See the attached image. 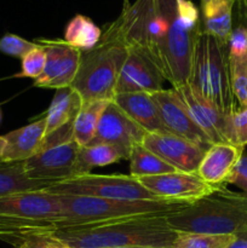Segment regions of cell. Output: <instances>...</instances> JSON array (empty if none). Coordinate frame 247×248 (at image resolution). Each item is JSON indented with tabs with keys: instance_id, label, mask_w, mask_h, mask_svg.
<instances>
[{
	"instance_id": "obj_14",
	"label": "cell",
	"mask_w": 247,
	"mask_h": 248,
	"mask_svg": "<svg viewBox=\"0 0 247 248\" xmlns=\"http://www.w3.org/2000/svg\"><path fill=\"white\" fill-rule=\"evenodd\" d=\"M143 145L176 171L196 172L206 150L170 132L147 133Z\"/></svg>"
},
{
	"instance_id": "obj_40",
	"label": "cell",
	"mask_w": 247,
	"mask_h": 248,
	"mask_svg": "<svg viewBox=\"0 0 247 248\" xmlns=\"http://www.w3.org/2000/svg\"><path fill=\"white\" fill-rule=\"evenodd\" d=\"M1 118H2V113H1V109H0V123H1Z\"/></svg>"
},
{
	"instance_id": "obj_34",
	"label": "cell",
	"mask_w": 247,
	"mask_h": 248,
	"mask_svg": "<svg viewBox=\"0 0 247 248\" xmlns=\"http://www.w3.org/2000/svg\"><path fill=\"white\" fill-rule=\"evenodd\" d=\"M229 184L237 186L242 191V194L247 196V152L245 150L232 171Z\"/></svg>"
},
{
	"instance_id": "obj_35",
	"label": "cell",
	"mask_w": 247,
	"mask_h": 248,
	"mask_svg": "<svg viewBox=\"0 0 247 248\" xmlns=\"http://www.w3.org/2000/svg\"><path fill=\"white\" fill-rule=\"evenodd\" d=\"M237 22H241L247 27V0H236Z\"/></svg>"
},
{
	"instance_id": "obj_6",
	"label": "cell",
	"mask_w": 247,
	"mask_h": 248,
	"mask_svg": "<svg viewBox=\"0 0 247 248\" xmlns=\"http://www.w3.org/2000/svg\"><path fill=\"white\" fill-rule=\"evenodd\" d=\"M56 195L60 202L61 215H62L57 229L72 227V225L138 217V216H169L178 212L189 205V203L170 200L130 201L91 198V196L62 195V194H56Z\"/></svg>"
},
{
	"instance_id": "obj_30",
	"label": "cell",
	"mask_w": 247,
	"mask_h": 248,
	"mask_svg": "<svg viewBox=\"0 0 247 248\" xmlns=\"http://www.w3.org/2000/svg\"><path fill=\"white\" fill-rule=\"evenodd\" d=\"M229 62L247 61V27L241 22L232 24V31L228 40Z\"/></svg>"
},
{
	"instance_id": "obj_4",
	"label": "cell",
	"mask_w": 247,
	"mask_h": 248,
	"mask_svg": "<svg viewBox=\"0 0 247 248\" xmlns=\"http://www.w3.org/2000/svg\"><path fill=\"white\" fill-rule=\"evenodd\" d=\"M61 215L56 194L23 191L0 198V241L16 248L33 235H51Z\"/></svg>"
},
{
	"instance_id": "obj_24",
	"label": "cell",
	"mask_w": 247,
	"mask_h": 248,
	"mask_svg": "<svg viewBox=\"0 0 247 248\" xmlns=\"http://www.w3.org/2000/svg\"><path fill=\"white\" fill-rule=\"evenodd\" d=\"M108 103V101L82 102L73 123V137L79 147H85L92 142Z\"/></svg>"
},
{
	"instance_id": "obj_8",
	"label": "cell",
	"mask_w": 247,
	"mask_h": 248,
	"mask_svg": "<svg viewBox=\"0 0 247 248\" xmlns=\"http://www.w3.org/2000/svg\"><path fill=\"white\" fill-rule=\"evenodd\" d=\"M73 123L45 135L35 155L23 162L28 178L56 183L74 177L80 147L73 137Z\"/></svg>"
},
{
	"instance_id": "obj_9",
	"label": "cell",
	"mask_w": 247,
	"mask_h": 248,
	"mask_svg": "<svg viewBox=\"0 0 247 248\" xmlns=\"http://www.w3.org/2000/svg\"><path fill=\"white\" fill-rule=\"evenodd\" d=\"M44 191L113 200H162L147 190L137 178L130 174H81L52 183Z\"/></svg>"
},
{
	"instance_id": "obj_26",
	"label": "cell",
	"mask_w": 247,
	"mask_h": 248,
	"mask_svg": "<svg viewBox=\"0 0 247 248\" xmlns=\"http://www.w3.org/2000/svg\"><path fill=\"white\" fill-rule=\"evenodd\" d=\"M130 176L135 178H142V177L159 176V174L170 173L176 170L160 159L157 155L150 152L149 149L143 144L133 147L130 155Z\"/></svg>"
},
{
	"instance_id": "obj_2",
	"label": "cell",
	"mask_w": 247,
	"mask_h": 248,
	"mask_svg": "<svg viewBox=\"0 0 247 248\" xmlns=\"http://www.w3.org/2000/svg\"><path fill=\"white\" fill-rule=\"evenodd\" d=\"M166 215L138 216L57 229L52 236L70 248H115L148 246L172 248L178 232Z\"/></svg>"
},
{
	"instance_id": "obj_28",
	"label": "cell",
	"mask_w": 247,
	"mask_h": 248,
	"mask_svg": "<svg viewBox=\"0 0 247 248\" xmlns=\"http://www.w3.org/2000/svg\"><path fill=\"white\" fill-rule=\"evenodd\" d=\"M46 63V52L41 45L36 43V47L27 52L21 58V72L16 74V78H29L38 79L44 72Z\"/></svg>"
},
{
	"instance_id": "obj_37",
	"label": "cell",
	"mask_w": 247,
	"mask_h": 248,
	"mask_svg": "<svg viewBox=\"0 0 247 248\" xmlns=\"http://www.w3.org/2000/svg\"><path fill=\"white\" fill-rule=\"evenodd\" d=\"M2 149H4V138H2V136H0V164H1Z\"/></svg>"
},
{
	"instance_id": "obj_38",
	"label": "cell",
	"mask_w": 247,
	"mask_h": 248,
	"mask_svg": "<svg viewBox=\"0 0 247 248\" xmlns=\"http://www.w3.org/2000/svg\"><path fill=\"white\" fill-rule=\"evenodd\" d=\"M115 248H160V247H148V246H126V247H115Z\"/></svg>"
},
{
	"instance_id": "obj_32",
	"label": "cell",
	"mask_w": 247,
	"mask_h": 248,
	"mask_svg": "<svg viewBox=\"0 0 247 248\" xmlns=\"http://www.w3.org/2000/svg\"><path fill=\"white\" fill-rule=\"evenodd\" d=\"M230 144L245 148L247 145V109L239 108L229 118Z\"/></svg>"
},
{
	"instance_id": "obj_23",
	"label": "cell",
	"mask_w": 247,
	"mask_h": 248,
	"mask_svg": "<svg viewBox=\"0 0 247 248\" xmlns=\"http://www.w3.org/2000/svg\"><path fill=\"white\" fill-rule=\"evenodd\" d=\"M51 184V182L28 178L23 162L0 164V198L23 191H43Z\"/></svg>"
},
{
	"instance_id": "obj_3",
	"label": "cell",
	"mask_w": 247,
	"mask_h": 248,
	"mask_svg": "<svg viewBox=\"0 0 247 248\" xmlns=\"http://www.w3.org/2000/svg\"><path fill=\"white\" fill-rule=\"evenodd\" d=\"M166 219L177 232L236 235L247 232V196L223 186Z\"/></svg>"
},
{
	"instance_id": "obj_19",
	"label": "cell",
	"mask_w": 247,
	"mask_h": 248,
	"mask_svg": "<svg viewBox=\"0 0 247 248\" xmlns=\"http://www.w3.org/2000/svg\"><path fill=\"white\" fill-rule=\"evenodd\" d=\"M113 102L147 133L167 132L161 123L159 110L152 93H119L115 94Z\"/></svg>"
},
{
	"instance_id": "obj_25",
	"label": "cell",
	"mask_w": 247,
	"mask_h": 248,
	"mask_svg": "<svg viewBox=\"0 0 247 248\" xmlns=\"http://www.w3.org/2000/svg\"><path fill=\"white\" fill-rule=\"evenodd\" d=\"M102 31L90 17L75 15L64 28L63 40L80 52H86L98 45Z\"/></svg>"
},
{
	"instance_id": "obj_20",
	"label": "cell",
	"mask_w": 247,
	"mask_h": 248,
	"mask_svg": "<svg viewBox=\"0 0 247 248\" xmlns=\"http://www.w3.org/2000/svg\"><path fill=\"white\" fill-rule=\"evenodd\" d=\"M236 0H200L201 31L228 43Z\"/></svg>"
},
{
	"instance_id": "obj_36",
	"label": "cell",
	"mask_w": 247,
	"mask_h": 248,
	"mask_svg": "<svg viewBox=\"0 0 247 248\" xmlns=\"http://www.w3.org/2000/svg\"><path fill=\"white\" fill-rule=\"evenodd\" d=\"M227 248H247V232L234 235V239Z\"/></svg>"
},
{
	"instance_id": "obj_13",
	"label": "cell",
	"mask_w": 247,
	"mask_h": 248,
	"mask_svg": "<svg viewBox=\"0 0 247 248\" xmlns=\"http://www.w3.org/2000/svg\"><path fill=\"white\" fill-rule=\"evenodd\" d=\"M173 90L181 98L182 103L184 104L194 123L207 136L212 144L216 143L230 144V115L222 113L217 107L194 91L190 85H184Z\"/></svg>"
},
{
	"instance_id": "obj_1",
	"label": "cell",
	"mask_w": 247,
	"mask_h": 248,
	"mask_svg": "<svg viewBox=\"0 0 247 248\" xmlns=\"http://www.w3.org/2000/svg\"><path fill=\"white\" fill-rule=\"evenodd\" d=\"M200 10L191 0H136L104 34L147 55L172 89L188 85Z\"/></svg>"
},
{
	"instance_id": "obj_10",
	"label": "cell",
	"mask_w": 247,
	"mask_h": 248,
	"mask_svg": "<svg viewBox=\"0 0 247 248\" xmlns=\"http://www.w3.org/2000/svg\"><path fill=\"white\" fill-rule=\"evenodd\" d=\"M35 43L45 50L46 63L43 74L34 80V86L55 90L70 86L79 69L81 52L63 39H39Z\"/></svg>"
},
{
	"instance_id": "obj_27",
	"label": "cell",
	"mask_w": 247,
	"mask_h": 248,
	"mask_svg": "<svg viewBox=\"0 0 247 248\" xmlns=\"http://www.w3.org/2000/svg\"><path fill=\"white\" fill-rule=\"evenodd\" d=\"M234 235H207L178 232L172 248H227Z\"/></svg>"
},
{
	"instance_id": "obj_21",
	"label": "cell",
	"mask_w": 247,
	"mask_h": 248,
	"mask_svg": "<svg viewBox=\"0 0 247 248\" xmlns=\"http://www.w3.org/2000/svg\"><path fill=\"white\" fill-rule=\"evenodd\" d=\"M128 160L130 154L116 145L109 143H90L85 147H80L74 166V177L91 173L96 167L109 166L111 164Z\"/></svg>"
},
{
	"instance_id": "obj_22",
	"label": "cell",
	"mask_w": 247,
	"mask_h": 248,
	"mask_svg": "<svg viewBox=\"0 0 247 248\" xmlns=\"http://www.w3.org/2000/svg\"><path fill=\"white\" fill-rule=\"evenodd\" d=\"M82 104L81 97L72 86L56 90V93L46 111L45 135L74 121Z\"/></svg>"
},
{
	"instance_id": "obj_7",
	"label": "cell",
	"mask_w": 247,
	"mask_h": 248,
	"mask_svg": "<svg viewBox=\"0 0 247 248\" xmlns=\"http://www.w3.org/2000/svg\"><path fill=\"white\" fill-rule=\"evenodd\" d=\"M127 53L128 48L120 40L104 33L96 47L81 52L79 69L70 86L82 102L113 101Z\"/></svg>"
},
{
	"instance_id": "obj_5",
	"label": "cell",
	"mask_w": 247,
	"mask_h": 248,
	"mask_svg": "<svg viewBox=\"0 0 247 248\" xmlns=\"http://www.w3.org/2000/svg\"><path fill=\"white\" fill-rule=\"evenodd\" d=\"M188 85L225 115L239 109L232 93L228 43L201 31L194 46Z\"/></svg>"
},
{
	"instance_id": "obj_12",
	"label": "cell",
	"mask_w": 247,
	"mask_h": 248,
	"mask_svg": "<svg viewBox=\"0 0 247 248\" xmlns=\"http://www.w3.org/2000/svg\"><path fill=\"white\" fill-rule=\"evenodd\" d=\"M152 96L156 103L160 119L167 132L189 140L205 150L212 145V142L208 140L207 136L190 118L188 110L173 89H162L152 93Z\"/></svg>"
},
{
	"instance_id": "obj_31",
	"label": "cell",
	"mask_w": 247,
	"mask_h": 248,
	"mask_svg": "<svg viewBox=\"0 0 247 248\" xmlns=\"http://www.w3.org/2000/svg\"><path fill=\"white\" fill-rule=\"evenodd\" d=\"M34 47H36L35 41L26 40L16 34L7 33L0 38V52L12 57L22 58Z\"/></svg>"
},
{
	"instance_id": "obj_18",
	"label": "cell",
	"mask_w": 247,
	"mask_h": 248,
	"mask_svg": "<svg viewBox=\"0 0 247 248\" xmlns=\"http://www.w3.org/2000/svg\"><path fill=\"white\" fill-rule=\"evenodd\" d=\"M46 119L45 116L23 126L21 128L2 135L4 149L1 162H24L31 159L40 148L45 137Z\"/></svg>"
},
{
	"instance_id": "obj_11",
	"label": "cell",
	"mask_w": 247,
	"mask_h": 248,
	"mask_svg": "<svg viewBox=\"0 0 247 248\" xmlns=\"http://www.w3.org/2000/svg\"><path fill=\"white\" fill-rule=\"evenodd\" d=\"M147 190L162 200L193 203L212 194L216 189L196 174V172L174 171L170 173L138 178Z\"/></svg>"
},
{
	"instance_id": "obj_39",
	"label": "cell",
	"mask_w": 247,
	"mask_h": 248,
	"mask_svg": "<svg viewBox=\"0 0 247 248\" xmlns=\"http://www.w3.org/2000/svg\"><path fill=\"white\" fill-rule=\"evenodd\" d=\"M130 0H124V4H123V10H126L128 6H130Z\"/></svg>"
},
{
	"instance_id": "obj_16",
	"label": "cell",
	"mask_w": 247,
	"mask_h": 248,
	"mask_svg": "<svg viewBox=\"0 0 247 248\" xmlns=\"http://www.w3.org/2000/svg\"><path fill=\"white\" fill-rule=\"evenodd\" d=\"M165 79L155 63L140 51L128 48L127 57L121 68L115 94L147 92L155 93L162 90Z\"/></svg>"
},
{
	"instance_id": "obj_29",
	"label": "cell",
	"mask_w": 247,
	"mask_h": 248,
	"mask_svg": "<svg viewBox=\"0 0 247 248\" xmlns=\"http://www.w3.org/2000/svg\"><path fill=\"white\" fill-rule=\"evenodd\" d=\"M232 87L239 108L247 109V61L229 62Z\"/></svg>"
},
{
	"instance_id": "obj_33",
	"label": "cell",
	"mask_w": 247,
	"mask_h": 248,
	"mask_svg": "<svg viewBox=\"0 0 247 248\" xmlns=\"http://www.w3.org/2000/svg\"><path fill=\"white\" fill-rule=\"evenodd\" d=\"M16 248H70L52 235H33L23 240Z\"/></svg>"
},
{
	"instance_id": "obj_15",
	"label": "cell",
	"mask_w": 247,
	"mask_h": 248,
	"mask_svg": "<svg viewBox=\"0 0 247 248\" xmlns=\"http://www.w3.org/2000/svg\"><path fill=\"white\" fill-rule=\"evenodd\" d=\"M145 135L147 132L111 101L102 114L91 143H109L131 155L133 147L142 144Z\"/></svg>"
},
{
	"instance_id": "obj_17",
	"label": "cell",
	"mask_w": 247,
	"mask_h": 248,
	"mask_svg": "<svg viewBox=\"0 0 247 248\" xmlns=\"http://www.w3.org/2000/svg\"><path fill=\"white\" fill-rule=\"evenodd\" d=\"M244 150L229 143L212 144L199 164L196 174L213 188L227 186Z\"/></svg>"
}]
</instances>
